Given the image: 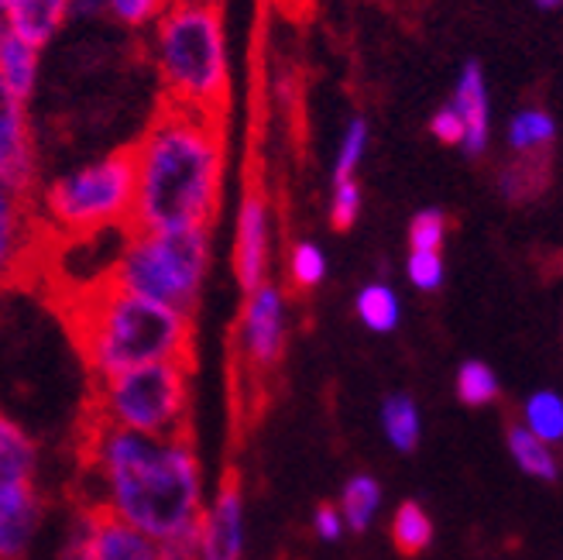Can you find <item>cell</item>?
Instances as JSON below:
<instances>
[{"label":"cell","mask_w":563,"mask_h":560,"mask_svg":"<svg viewBox=\"0 0 563 560\" xmlns=\"http://www.w3.org/2000/svg\"><path fill=\"white\" fill-rule=\"evenodd\" d=\"M82 458L100 485V502L93 506L137 526L155 543L200 526L207 495L189 433L148 437L90 419Z\"/></svg>","instance_id":"6da1fadb"},{"label":"cell","mask_w":563,"mask_h":560,"mask_svg":"<svg viewBox=\"0 0 563 560\" xmlns=\"http://www.w3.org/2000/svg\"><path fill=\"white\" fill-rule=\"evenodd\" d=\"M134 210L131 231L213 228L228 173L223 121L162 103L131 145Z\"/></svg>","instance_id":"7a4b0ae2"},{"label":"cell","mask_w":563,"mask_h":560,"mask_svg":"<svg viewBox=\"0 0 563 560\" xmlns=\"http://www.w3.org/2000/svg\"><path fill=\"white\" fill-rule=\"evenodd\" d=\"M73 341L93 382L158 361H192V317L118 286H97L66 303Z\"/></svg>","instance_id":"3957f363"},{"label":"cell","mask_w":563,"mask_h":560,"mask_svg":"<svg viewBox=\"0 0 563 560\" xmlns=\"http://www.w3.org/2000/svg\"><path fill=\"white\" fill-rule=\"evenodd\" d=\"M145 35L165 103L223 121L231 103V52L220 4H168Z\"/></svg>","instance_id":"277c9868"},{"label":"cell","mask_w":563,"mask_h":560,"mask_svg":"<svg viewBox=\"0 0 563 560\" xmlns=\"http://www.w3.org/2000/svg\"><path fill=\"white\" fill-rule=\"evenodd\" d=\"M213 259V228L183 231H131L110 268V286L196 314Z\"/></svg>","instance_id":"5b68a950"},{"label":"cell","mask_w":563,"mask_h":560,"mask_svg":"<svg viewBox=\"0 0 563 560\" xmlns=\"http://www.w3.org/2000/svg\"><path fill=\"white\" fill-rule=\"evenodd\" d=\"M134 158L131 149L100 155L48 179L35 193V220L63 241L131 228Z\"/></svg>","instance_id":"8992f818"},{"label":"cell","mask_w":563,"mask_h":560,"mask_svg":"<svg viewBox=\"0 0 563 560\" xmlns=\"http://www.w3.org/2000/svg\"><path fill=\"white\" fill-rule=\"evenodd\" d=\"M192 361H158L93 382L90 419L148 437L189 433Z\"/></svg>","instance_id":"52a82bcc"},{"label":"cell","mask_w":563,"mask_h":560,"mask_svg":"<svg viewBox=\"0 0 563 560\" xmlns=\"http://www.w3.org/2000/svg\"><path fill=\"white\" fill-rule=\"evenodd\" d=\"M286 293L265 283L255 293H244V310L238 323V348L255 372H272L286 354Z\"/></svg>","instance_id":"ba28073f"},{"label":"cell","mask_w":563,"mask_h":560,"mask_svg":"<svg viewBox=\"0 0 563 560\" xmlns=\"http://www.w3.org/2000/svg\"><path fill=\"white\" fill-rule=\"evenodd\" d=\"M272 262V210L268 196L258 186H247L234 223V278L244 293H255L268 283Z\"/></svg>","instance_id":"9c48e42d"},{"label":"cell","mask_w":563,"mask_h":560,"mask_svg":"<svg viewBox=\"0 0 563 560\" xmlns=\"http://www.w3.org/2000/svg\"><path fill=\"white\" fill-rule=\"evenodd\" d=\"M0 183L21 196L38 193V145L27 103L0 87Z\"/></svg>","instance_id":"30bf717a"},{"label":"cell","mask_w":563,"mask_h":560,"mask_svg":"<svg viewBox=\"0 0 563 560\" xmlns=\"http://www.w3.org/2000/svg\"><path fill=\"white\" fill-rule=\"evenodd\" d=\"M196 537H200V560L244 557V492L238 474H228L213 498H207Z\"/></svg>","instance_id":"8fae6325"},{"label":"cell","mask_w":563,"mask_h":560,"mask_svg":"<svg viewBox=\"0 0 563 560\" xmlns=\"http://www.w3.org/2000/svg\"><path fill=\"white\" fill-rule=\"evenodd\" d=\"M73 523L82 534L90 560H162V547L148 534L107 509L87 506Z\"/></svg>","instance_id":"7c38bea8"},{"label":"cell","mask_w":563,"mask_h":560,"mask_svg":"<svg viewBox=\"0 0 563 560\" xmlns=\"http://www.w3.org/2000/svg\"><path fill=\"white\" fill-rule=\"evenodd\" d=\"M42 495L35 482L0 485V560H24L42 526Z\"/></svg>","instance_id":"4fadbf2b"},{"label":"cell","mask_w":563,"mask_h":560,"mask_svg":"<svg viewBox=\"0 0 563 560\" xmlns=\"http://www.w3.org/2000/svg\"><path fill=\"white\" fill-rule=\"evenodd\" d=\"M450 107L457 110V118L464 124V142L461 149L477 158L488 149V134H492V103H488V83H485V69L477 66L474 59H467L461 66L457 76V90Z\"/></svg>","instance_id":"5bb4252c"},{"label":"cell","mask_w":563,"mask_h":560,"mask_svg":"<svg viewBox=\"0 0 563 560\" xmlns=\"http://www.w3.org/2000/svg\"><path fill=\"white\" fill-rule=\"evenodd\" d=\"M27 204H32V196H21L8 183H0V283L18 275L27 259V248H32L35 213Z\"/></svg>","instance_id":"9a60e30c"},{"label":"cell","mask_w":563,"mask_h":560,"mask_svg":"<svg viewBox=\"0 0 563 560\" xmlns=\"http://www.w3.org/2000/svg\"><path fill=\"white\" fill-rule=\"evenodd\" d=\"M69 24V0H14L4 14V28L11 35L45 48Z\"/></svg>","instance_id":"2e32d148"},{"label":"cell","mask_w":563,"mask_h":560,"mask_svg":"<svg viewBox=\"0 0 563 560\" xmlns=\"http://www.w3.org/2000/svg\"><path fill=\"white\" fill-rule=\"evenodd\" d=\"M38 79H42V48L11 35L4 28V39H0V87L21 103H32Z\"/></svg>","instance_id":"e0dca14e"},{"label":"cell","mask_w":563,"mask_h":560,"mask_svg":"<svg viewBox=\"0 0 563 560\" xmlns=\"http://www.w3.org/2000/svg\"><path fill=\"white\" fill-rule=\"evenodd\" d=\"M38 474V443L21 424L0 413V485H24Z\"/></svg>","instance_id":"ac0fdd59"},{"label":"cell","mask_w":563,"mask_h":560,"mask_svg":"<svg viewBox=\"0 0 563 560\" xmlns=\"http://www.w3.org/2000/svg\"><path fill=\"white\" fill-rule=\"evenodd\" d=\"M556 121L543 107H526L509 121V145L519 155H540L553 145Z\"/></svg>","instance_id":"d6986e66"},{"label":"cell","mask_w":563,"mask_h":560,"mask_svg":"<svg viewBox=\"0 0 563 560\" xmlns=\"http://www.w3.org/2000/svg\"><path fill=\"white\" fill-rule=\"evenodd\" d=\"M382 506V488L372 474H354V479L344 485V495H341V516H344V526L354 529V534H364V529L372 526L375 513Z\"/></svg>","instance_id":"ffe728a7"},{"label":"cell","mask_w":563,"mask_h":560,"mask_svg":"<svg viewBox=\"0 0 563 560\" xmlns=\"http://www.w3.org/2000/svg\"><path fill=\"white\" fill-rule=\"evenodd\" d=\"M391 540L402 557H419L433 540V523L422 513L419 502H402L396 519H391Z\"/></svg>","instance_id":"44dd1931"},{"label":"cell","mask_w":563,"mask_h":560,"mask_svg":"<svg viewBox=\"0 0 563 560\" xmlns=\"http://www.w3.org/2000/svg\"><path fill=\"white\" fill-rule=\"evenodd\" d=\"M382 427L391 447H399L402 454L416 451L419 443V409L409 396H388L382 406Z\"/></svg>","instance_id":"7402d4cb"},{"label":"cell","mask_w":563,"mask_h":560,"mask_svg":"<svg viewBox=\"0 0 563 560\" xmlns=\"http://www.w3.org/2000/svg\"><path fill=\"white\" fill-rule=\"evenodd\" d=\"M357 317L364 320V327L375 330V333H388L396 330L399 323V299L385 283H372L357 293Z\"/></svg>","instance_id":"603a6c76"},{"label":"cell","mask_w":563,"mask_h":560,"mask_svg":"<svg viewBox=\"0 0 563 560\" xmlns=\"http://www.w3.org/2000/svg\"><path fill=\"white\" fill-rule=\"evenodd\" d=\"M509 447H512V454H516L519 468H522L526 474H532V479L553 482L556 474H560L553 454L547 451L543 440H540L537 433H529V430H522V427H512V430H509Z\"/></svg>","instance_id":"cb8c5ba5"},{"label":"cell","mask_w":563,"mask_h":560,"mask_svg":"<svg viewBox=\"0 0 563 560\" xmlns=\"http://www.w3.org/2000/svg\"><path fill=\"white\" fill-rule=\"evenodd\" d=\"M526 424L540 440H563V399L556 392H537L526 406Z\"/></svg>","instance_id":"d4e9b609"},{"label":"cell","mask_w":563,"mask_h":560,"mask_svg":"<svg viewBox=\"0 0 563 560\" xmlns=\"http://www.w3.org/2000/svg\"><path fill=\"white\" fill-rule=\"evenodd\" d=\"M289 278L299 293H309L317 289L323 278H327V255L323 248L313 244V241H299L289 255Z\"/></svg>","instance_id":"484cf974"},{"label":"cell","mask_w":563,"mask_h":560,"mask_svg":"<svg viewBox=\"0 0 563 560\" xmlns=\"http://www.w3.org/2000/svg\"><path fill=\"white\" fill-rule=\"evenodd\" d=\"M368 152V121L364 118H351L341 138V149H336V162H333V183H344L354 179L357 165Z\"/></svg>","instance_id":"4316f807"},{"label":"cell","mask_w":563,"mask_h":560,"mask_svg":"<svg viewBox=\"0 0 563 560\" xmlns=\"http://www.w3.org/2000/svg\"><path fill=\"white\" fill-rule=\"evenodd\" d=\"M107 18H114L128 32H148L173 0H103Z\"/></svg>","instance_id":"83f0119b"},{"label":"cell","mask_w":563,"mask_h":560,"mask_svg":"<svg viewBox=\"0 0 563 560\" xmlns=\"http://www.w3.org/2000/svg\"><path fill=\"white\" fill-rule=\"evenodd\" d=\"M543 176H547V158L526 155V162H519V165H512V169L501 173L498 186H501L505 196H509V200H526V196L543 189Z\"/></svg>","instance_id":"f1b7e54d"},{"label":"cell","mask_w":563,"mask_h":560,"mask_svg":"<svg viewBox=\"0 0 563 560\" xmlns=\"http://www.w3.org/2000/svg\"><path fill=\"white\" fill-rule=\"evenodd\" d=\"M457 396L467 403V406H485L498 396V382H495V372L485 365V361H467L457 375Z\"/></svg>","instance_id":"f546056e"},{"label":"cell","mask_w":563,"mask_h":560,"mask_svg":"<svg viewBox=\"0 0 563 560\" xmlns=\"http://www.w3.org/2000/svg\"><path fill=\"white\" fill-rule=\"evenodd\" d=\"M446 238V217L443 210H422L409 223V244L412 251H440Z\"/></svg>","instance_id":"4dcf8cb0"},{"label":"cell","mask_w":563,"mask_h":560,"mask_svg":"<svg viewBox=\"0 0 563 560\" xmlns=\"http://www.w3.org/2000/svg\"><path fill=\"white\" fill-rule=\"evenodd\" d=\"M357 213H361V186L354 179L333 183V196H330V223L333 228L351 231Z\"/></svg>","instance_id":"1f68e13d"},{"label":"cell","mask_w":563,"mask_h":560,"mask_svg":"<svg viewBox=\"0 0 563 560\" xmlns=\"http://www.w3.org/2000/svg\"><path fill=\"white\" fill-rule=\"evenodd\" d=\"M409 283L422 293H433L443 283V259L440 251H412L409 255Z\"/></svg>","instance_id":"d6a6232c"},{"label":"cell","mask_w":563,"mask_h":560,"mask_svg":"<svg viewBox=\"0 0 563 560\" xmlns=\"http://www.w3.org/2000/svg\"><path fill=\"white\" fill-rule=\"evenodd\" d=\"M430 131H433V138H440L443 145H461V142H464V124H461L457 110L450 107V103H446V107H440L437 114H433Z\"/></svg>","instance_id":"836d02e7"},{"label":"cell","mask_w":563,"mask_h":560,"mask_svg":"<svg viewBox=\"0 0 563 560\" xmlns=\"http://www.w3.org/2000/svg\"><path fill=\"white\" fill-rule=\"evenodd\" d=\"M313 529H317V537L320 540H327V543H333V540H341L344 537V516H341V509H333V506H320L317 509V516H313Z\"/></svg>","instance_id":"e575fe53"},{"label":"cell","mask_w":563,"mask_h":560,"mask_svg":"<svg viewBox=\"0 0 563 560\" xmlns=\"http://www.w3.org/2000/svg\"><path fill=\"white\" fill-rule=\"evenodd\" d=\"M82 18H107V4L103 0H69V21H82Z\"/></svg>","instance_id":"d590c367"},{"label":"cell","mask_w":563,"mask_h":560,"mask_svg":"<svg viewBox=\"0 0 563 560\" xmlns=\"http://www.w3.org/2000/svg\"><path fill=\"white\" fill-rule=\"evenodd\" d=\"M59 560H90V557H87V547H82V534L76 529V523L69 526V537H66V543H63Z\"/></svg>","instance_id":"8d00e7d4"},{"label":"cell","mask_w":563,"mask_h":560,"mask_svg":"<svg viewBox=\"0 0 563 560\" xmlns=\"http://www.w3.org/2000/svg\"><path fill=\"white\" fill-rule=\"evenodd\" d=\"M537 8H543V11H556V8H563V0H532Z\"/></svg>","instance_id":"74e56055"},{"label":"cell","mask_w":563,"mask_h":560,"mask_svg":"<svg viewBox=\"0 0 563 560\" xmlns=\"http://www.w3.org/2000/svg\"><path fill=\"white\" fill-rule=\"evenodd\" d=\"M173 4H220V0H173Z\"/></svg>","instance_id":"f35d334b"},{"label":"cell","mask_w":563,"mask_h":560,"mask_svg":"<svg viewBox=\"0 0 563 560\" xmlns=\"http://www.w3.org/2000/svg\"><path fill=\"white\" fill-rule=\"evenodd\" d=\"M11 4H14V0H0V18H4V14L11 11Z\"/></svg>","instance_id":"ab89813d"},{"label":"cell","mask_w":563,"mask_h":560,"mask_svg":"<svg viewBox=\"0 0 563 560\" xmlns=\"http://www.w3.org/2000/svg\"><path fill=\"white\" fill-rule=\"evenodd\" d=\"M0 39H4V18H0Z\"/></svg>","instance_id":"60d3db41"}]
</instances>
